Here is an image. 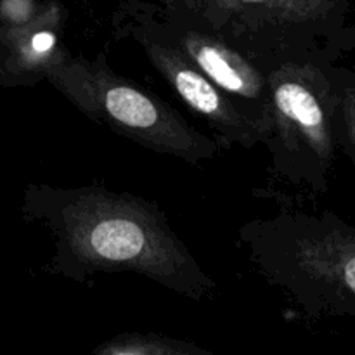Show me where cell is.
<instances>
[{
    "mask_svg": "<svg viewBox=\"0 0 355 355\" xmlns=\"http://www.w3.org/2000/svg\"><path fill=\"white\" fill-rule=\"evenodd\" d=\"M141 6L153 26L180 54L269 130L263 54L248 51L182 7L159 6L151 0H141Z\"/></svg>",
    "mask_w": 355,
    "mask_h": 355,
    "instance_id": "7",
    "label": "cell"
},
{
    "mask_svg": "<svg viewBox=\"0 0 355 355\" xmlns=\"http://www.w3.org/2000/svg\"><path fill=\"white\" fill-rule=\"evenodd\" d=\"M21 217L54 238L42 266L49 276L89 284L97 274L132 272L194 302L217 293V283L151 200L110 187H58L31 182Z\"/></svg>",
    "mask_w": 355,
    "mask_h": 355,
    "instance_id": "1",
    "label": "cell"
},
{
    "mask_svg": "<svg viewBox=\"0 0 355 355\" xmlns=\"http://www.w3.org/2000/svg\"><path fill=\"white\" fill-rule=\"evenodd\" d=\"M96 355H211L194 342L158 333H120L92 350Z\"/></svg>",
    "mask_w": 355,
    "mask_h": 355,
    "instance_id": "10",
    "label": "cell"
},
{
    "mask_svg": "<svg viewBox=\"0 0 355 355\" xmlns=\"http://www.w3.org/2000/svg\"><path fill=\"white\" fill-rule=\"evenodd\" d=\"M189 10L208 26L257 54L311 51L318 47L352 51L349 24L354 0H151Z\"/></svg>",
    "mask_w": 355,
    "mask_h": 355,
    "instance_id": "5",
    "label": "cell"
},
{
    "mask_svg": "<svg viewBox=\"0 0 355 355\" xmlns=\"http://www.w3.org/2000/svg\"><path fill=\"white\" fill-rule=\"evenodd\" d=\"M45 82L94 123L156 155L200 165L220 153L214 137L201 134L175 107L114 73L104 52L89 59L66 47L49 68Z\"/></svg>",
    "mask_w": 355,
    "mask_h": 355,
    "instance_id": "4",
    "label": "cell"
},
{
    "mask_svg": "<svg viewBox=\"0 0 355 355\" xmlns=\"http://www.w3.org/2000/svg\"><path fill=\"white\" fill-rule=\"evenodd\" d=\"M68 9L59 0H44L31 17L0 23V87L19 89L45 82L49 68L66 49Z\"/></svg>",
    "mask_w": 355,
    "mask_h": 355,
    "instance_id": "8",
    "label": "cell"
},
{
    "mask_svg": "<svg viewBox=\"0 0 355 355\" xmlns=\"http://www.w3.org/2000/svg\"><path fill=\"white\" fill-rule=\"evenodd\" d=\"M238 239L260 276L307 319L355 315V229L342 217L281 207L243 224Z\"/></svg>",
    "mask_w": 355,
    "mask_h": 355,
    "instance_id": "3",
    "label": "cell"
},
{
    "mask_svg": "<svg viewBox=\"0 0 355 355\" xmlns=\"http://www.w3.org/2000/svg\"><path fill=\"white\" fill-rule=\"evenodd\" d=\"M73 2H80V3H85V6H89V3L96 2V0H73Z\"/></svg>",
    "mask_w": 355,
    "mask_h": 355,
    "instance_id": "11",
    "label": "cell"
},
{
    "mask_svg": "<svg viewBox=\"0 0 355 355\" xmlns=\"http://www.w3.org/2000/svg\"><path fill=\"white\" fill-rule=\"evenodd\" d=\"M116 38H130L146 54L153 68L184 104L214 132L220 149L241 146L252 149L266 139L267 127L205 76L151 24L141 0H120L111 16Z\"/></svg>",
    "mask_w": 355,
    "mask_h": 355,
    "instance_id": "6",
    "label": "cell"
},
{
    "mask_svg": "<svg viewBox=\"0 0 355 355\" xmlns=\"http://www.w3.org/2000/svg\"><path fill=\"white\" fill-rule=\"evenodd\" d=\"M329 110L335 144L350 163L355 162V75L335 61L329 69Z\"/></svg>",
    "mask_w": 355,
    "mask_h": 355,
    "instance_id": "9",
    "label": "cell"
},
{
    "mask_svg": "<svg viewBox=\"0 0 355 355\" xmlns=\"http://www.w3.org/2000/svg\"><path fill=\"white\" fill-rule=\"evenodd\" d=\"M345 52L331 47L267 52L269 130L262 144L270 163L257 196L300 207L328 193L336 158L329 110V69Z\"/></svg>",
    "mask_w": 355,
    "mask_h": 355,
    "instance_id": "2",
    "label": "cell"
}]
</instances>
